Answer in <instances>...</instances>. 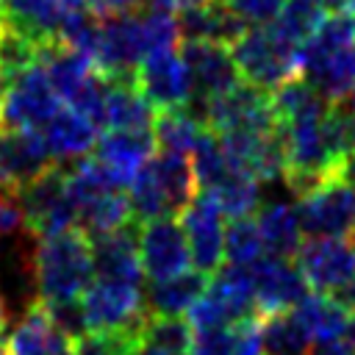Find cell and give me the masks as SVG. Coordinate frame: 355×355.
<instances>
[{
  "label": "cell",
  "mask_w": 355,
  "mask_h": 355,
  "mask_svg": "<svg viewBox=\"0 0 355 355\" xmlns=\"http://www.w3.org/2000/svg\"><path fill=\"white\" fill-rule=\"evenodd\" d=\"M200 186L191 169V158L153 153L150 161L128 183V197L136 222L158 216H180L197 197Z\"/></svg>",
  "instance_id": "1"
},
{
  "label": "cell",
  "mask_w": 355,
  "mask_h": 355,
  "mask_svg": "<svg viewBox=\"0 0 355 355\" xmlns=\"http://www.w3.org/2000/svg\"><path fill=\"white\" fill-rule=\"evenodd\" d=\"M33 272L39 302L75 300L92 286V247L83 230L72 227L55 236H42L33 250Z\"/></svg>",
  "instance_id": "2"
},
{
  "label": "cell",
  "mask_w": 355,
  "mask_h": 355,
  "mask_svg": "<svg viewBox=\"0 0 355 355\" xmlns=\"http://www.w3.org/2000/svg\"><path fill=\"white\" fill-rule=\"evenodd\" d=\"M233 61L244 80L275 92L294 75H302L300 44L286 39L272 22L247 25V31L230 44Z\"/></svg>",
  "instance_id": "3"
},
{
  "label": "cell",
  "mask_w": 355,
  "mask_h": 355,
  "mask_svg": "<svg viewBox=\"0 0 355 355\" xmlns=\"http://www.w3.org/2000/svg\"><path fill=\"white\" fill-rule=\"evenodd\" d=\"M17 200L25 214V225L33 236H55L78 227L75 205L67 194V166L53 164L39 178L25 183L17 191Z\"/></svg>",
  "instance_id": "4"
},
{
  "label": "cell",
  "mask_w": 355,
  "mask_h": 355,
  "mask_svg": "<svg viewBox=\"0 0 355 355\" xmlns=\"http://www.w3.org/2000/svg\"><path fill=\"white\" fill-rule=\"evenodd\" d=\"M297 216L302 236L330 239L349 236L355 227V189L341 172L324 178L311 191L297 197Z\"/></svg>",
  "instance_id": "5"
},
{
  "label": "cell",
  "mask_w": 355,
  "mask_h": 355,
  "mask_svg": "<svg viewBox=\"0 0 355 355\" xmlns=\"http://www.w3.org/2000/svg\"><path fill=\"white\" fill-rule=\"evenodd\" d=\"M83 311L89 330H116L139 336L150 311L141 286L122 283V280H103L97 277L83 291Z\"/></svg>",
  "instance_id": "6"
},
{
  "label": "cell",
  "mask_w": 355,
  "mask_h": 355,
  "mask_svg": "<svg viewBox=\"0 0 355 355\" xmlns=\"http://www.w3.org/2000/svg\"><path fill=\"white\" fill-rule=\"evenodd\" d=\"M61 105L64 103L50 86L42 61H36L33 67L22 69L6 83L0 100V122L11 130H28V128L39 130Z\"/></svg>",
  "instance_id": "7"
},
{
  "label": "cell",
  "mask_w": 355,
  "mask_h": 355,
  "mask_svg": "<svg viewBox=\"0 0 355 355\" xmlns=\"http://www.w3.org/2000/svg\"><path fill=\"white\" fill-rule=\"evenodd\" d=\"M205 128H214L216 133H225V130H252V133L275 130L277 119L272 111V92L241 78L230 92L208 100Z\"/></svg>",
  "instance_id": "8"
},
{
  "label": "cell",
  "mask_w": 355,
  "mask_h": 355,
  "mask_svg": "<svg viewBox=\"0 0 355 355\" xmlns=\"http://www.w3.org/2000/svg\"><path fill=\"white\" fill-rule=\"evenodd\" d=\"M144 55H147V44H144L139 11L100 19L94 67L105 78H136V69L144 61Z\"/></svg>",
  "instance_id": "9"
},
{
  "label": "cell",
  "mask_w": 355,
  "mask_h": 355,
  "mask_svg": "<svg viewBox=\"0 0 355 355\" xmlns=\"http://www.w3.org/2000/svg\"><path fill=\"white\" fill-rule=\"evenodd\" d=\"M294 263L305 275L311 291H324L333 294L344 283L355 277V244L344 236H330V239H313L305 236Z\"/></svg>",
  "instance_id": "10"
},
{
  "label": "cell",
  "mask_w": 355,
  "mask_h": 355,
  "mask_svg": "<svg viewBox=\"0 0 355 355\" xmlns=\"http://www.w3.org/2000/svg\"><path fill=\"white\" fill-rule=\"evenodd\" d=\"M139 258L147 280H164L189 269V241L178 216L147 219L139 227Z\"/></svg>",
  "instance_id": "11"
},
{
  "label": "cell",
  "mask_w": 355,
  "mask_h": 355,
  "mask_svg": "<svg viewBox=\"0 0 355 355\" xmlns=\"http://www.w3.org/2000/svg\"><path fill=\"white\" fill-rule=\"evenodd\" d=\"M222 208L214 202L211 194L197 191V197L180 214V225L189 241L191 266L202 275H214L225 263V222Z\"/></svg>",
  "instance_id": "12"
},
{
  "label": "cell",
  "mask_w": 355,
  "mask_h": 355,
  "mask_svg": "<svg viewBox=\"0 0 355 355\" xmlns=\"http://www.w3.org/2000/svg\"><path fill=\"white\" fill-rule=\"evenodd\" d=\"M136 86L141 94L155 105V111L164 108H183L194 97V80L180 53L161 50L144 55V61L136 69Z\"/></svg>",
  "instance_id": "13"
},
{
  "label": "cell",
  "mask_w": 355,
  "mask_h": 355,
  "mask_svg": "<svg viewBox=\"0 0 355 355\" xmlns=\"http://www.w3.org/2000/svg\"><path fill=\"white\" fill-rule=\"evenodd\" d=\"M247 269L252 277V294H255L258 313L291 311L311 291L305 275L300 272V266L291 258L263 255Z\"/></svg>",
  "instance_id": "14"
},
{
  "label": "cell",
  "mask_w": 355,
  "mask_h": 355,
  "mask_svg": "<svg viewBox=\"0 0 355 355\" xmlns=\"http://www.w3.org/2000/svg\"><path fill=\"white\" fill-rule=\"evenodd\" d=\"M180 55L191 72L194 97L214 100V97L230 92L241 80V72H239L227 44L205 42V39H183Z\"/></svg>",
  "instance_id": "15"
},
{
  "label": "cell",
  "mask_w": 355,
  "mask_h": 355,
  "mask_svg": "<svg viewBox=\"0 0 355 355\" xmlns=\"http://www.w3.org/2000/svg\"><path fill=\"white\" fill-rule=\"evenodd\" d=\"M53 155L42 139V130H11L0 133V191L17 194L25 183L53 166Z\"/></svg>",
  "instance_id": "16"
},
{
  "label": "cell",
  "mask_w": 355,
  "mask_h": 355,
  "mask_svg": "<svg viewBox=\"0 0 355 355\" xmlns=\"http://www.w3.org/2000/svg\"><path fill=\"white\" fill-rule=\"evenodd\" d=\"M139 227H141V222L130 219L128 225H122L111 233L89 239L94 277L141 286L144 272H141V258H139Z\"/></svg>",
  "instance_id": "17"
},
{
  "label": "cell",
  "mask_w": 355,
  "mask_h": 355,
  "mask_svg": "<svg viewBox=\"0 0 355 355\" xmlns=\"http://www.w3.org/2000/svg\"><path fill=\"white\" fill-rule=\"evenodd\" d=\"M42 139L55 161H75L94 150L97 125L72 105H61L42 128Z\"/></svg>",
  "instance_id": "18"
},
{
  "label": "cell",
  "mask_w": 355,
  "mask_h": 355,
  "mask_svg": "<svg viewBox=\"0 0 355 355\" xmlns=\"http://www.w3.org/2000/svg\"><path fill=\"white\" fill-rule=\"evenodd\" d=\"M153 153H155L153 130H116V128H108L94 141V155L105 166H111L125 186L150 161Z\"/></svg>",
  "instance_id": "19"
},
{
  "label": "cell",
  "mask_w": 355,
  "mask_h": 355,
  "mask_svg": "<svg viewBox=\"0 0 355 355\" xmlns=\"http://www.w3.org/2000/svg\"><path fill=\"white\" fill-rule=\"evenodd\" d=\"M255 222L266 247V255H277V258H294L300 244H302V227H300V216H297V205L286 197H269L258 205L255 211Z\"/></svg>",
  "instance_id": "20"
},
{
  "label": "cell",
  "mask_w": 355,
  "mask_h": 355,
  "mask_svg": "<svg viewBox=\"0 0 355 355\" xmlns=\"http://www.w3.org/2000/svg\"><path fill=\"white\" fill-rule=\"evenodd\" d=\"M155 105L141 94L136 78H108L103 130H153Z\"/></svg>",
  "instance_id": "21"
},
{
  "label": "cell",
  "mask_w": 355,
  "mask_h": 355,
  "mask_svg": "<svg viewBox=\"0 0 355 355\" xmlns=\"http://www.w3.org/2000/svg\"><path fill=\"white\" fill-rule=\"evenodd\" d=\"M8 355H72V341L50 322L42 302H33L8 338Z\"/></svg>",
  "instance_id": "22"
},
{
  "label": "cell",
  "mask_w": 355,
  "mask_h": 355,
  "mask_svg": "<svg viewBox=\"0 0 355 355\" xmlns=\"http://www.w3.org/2000/svg\"><path fill=\"white\" fill-rule=\"evenodd\" d=\"M178 31L180 39H205L230 47L247 31V22L239 14H233L222 0H208L202 6L180 11Z\"/></svg>",
  "instance_id": "23"
},
{
  "label": "cell",
  "mask_w": 355,
  "mask_h": 355,
  "mask_svg": "<svg viewBox=\"0 0 355 355\" xmlns=\"http://www.w3.org/2000/svg\"><path fill=\"white\" fill-rule=\"evenodd\" d=\"M64 8L55 0H0V22L39 44L58 42Z\"/></svg>",
  "instance_id": "24"
},
{
  "label": "cell",
  "mask_w": 355,
  "mask_h": 355,
  "mask_svg": "<svg viewBox=\"0 0 355 355\" xmlns=\"http://www.w3.org/2000/svg\"><path fill=\"white\" fill-rule=\"evenodd\" d=\"M302 78H308L330 103H344L355 92V42L305 64Z\"/></svg>",
  "instance_id": "25"
},
{
  "label": "cell",
  "mask_w": 355,
  "mask_h": 355,
  "mask_svg": "<svg viewBox=\"0 0 355 355\" xmlns=\"http://www.w3.org/2000/svg\"><path fill=\"white\" fill-rule=\"evenodd\" d=\"M208 280L211 277L202 275L200 269H191V272L186 269V272L164 277V280H150V288L144 291L147 311L158 313V316H183V313H189V308L205 291Z\"/></svg>",
  "instance_id": "26"
},
{
  "label": "cell",
  "mask_w": 355,
  "mask_h": 355,
  "mask_svg": "<svg viewBox=\"0 0 355 355\" xmlns=\"http://www.w3.org/2000/svg\"><path fill=\"white\" fill-rule=\"evenodd\" d=\"M291 313L300 319V324L308 330V336L313 341H330V338H341L349 311L324 291H308L294 308Z\"/></svg>",
  "instance_id": "27"
},
{
  "label": "cell",
  "mask_w": 355,
  "mask_h": 355,
  "mask_svg": "<svg viewBox=\"0 0 355 355\" xmlns=\"http://www.w3.org/2000/svg\"><path fill=\"white\" fill-rule=\"evenodd\" d=\"M263 355H311L313 338L291 311H269L258 319Z\"/></svg>",
  "instance_id": "28"
},
{
  "label": "cell",
  "mask_w": 355,
  "mask_h": 355,
  "mask_svg": "<svg viewBox=\"0 0 355 355\" xmlns=\"http://www.w3.org/2000/svg\"><path fill=\"white\" fill-rule=\"evenodd\" d=\"M200 130H202V125L186 108H164V111H155L153 139H155V150L158 153L191 158V150L197 144Z\"/></svg>",
  "instance_id": "29"
},
{
  "label": "cell",
  "mask_w": 355,
  "mask_h": 355,
  "mask_svg": "<svg viewBox=\"0 0 355 355\" xmlns=\"http://www.w3.org/2000/svg\"><path fill=\"white\" fill-rule=\"evenodd\" d=\"M205 194H211L214 202L222 208V214L230 219L252 216L258 211V205L263 202V183L255 178H247V175H230L227 180L208 189Z\"/></svg>",
  "instance_id": "30"
},
{
  "label": "cell",
  "mask_w": 355,
  "mask_h": 355,
  "mask_svg": "<svg viewBox=\"0 0 355 355\" xmlns=\"http://www.w3.org/2000/svg\"><path fill=\"white\" fill-rule=\"evenodd\" d=\"M266 255L255 214L236 216L225 225V261L233 266H252L258 258Z\"/></svg>",
  "instance_id": "31"
},
{
  "label": "cell",
  "mask_w": 355,
  "mask_h": 355,
  "mask_svg": "<svg viewBox=\"0 0 355 355\" xmlns=\"http://www.w3.org/2000/svg\"><path fill=\"white\" fill-rule=\"evenodd\" d=\"M324 17H327V11H324V6L319 0H286V6L272 19V25L286 39H291L294 44L302 47L316 33V28L322 25Z\"/></svg>",
  "instance_id": "32"
},
{
  "label": "cell",
  "mask_w": 355,
  "mask_h": 355,
  "mask_svg": "<svg viewBox=\"0 0 355 355\" xmlns=\"http://www.w3.org/2000/svg\"><path fill=\"white\" fill-rule=\"evenodd\" d=\"M139 341L141 344H150V347H158V349H166V352H175V355H189V347H191V324L183 319V316H158V313H150L141 333H139Z\"/></svg>",
  "instance_id": "33"
},
{
  "label": "cell",
  "mask_w": 355,
  "mask_h": 355,
  "mask_svg": "<svg viewBox=\"0 0 355 355\" xmlns=\"http://www.w3.org/2000/svg\"><path fill=\"white\" fill-rule=\"evenodd\" d=\"M39 42L0 22V83H8L22 69L33 67L39 61Z\"/></svg>",
  "instance_id": "34"
},
{
  "label": "cell",
  "mask_w": 355,
  "mask_h": 355,
  "mask_svg": "<svg viewBox=\"0 0 355 355\" xmlns=\"http://www.w3.org/2000/svg\"><path fill=\"white\" fill-rule=\"evenodd\" d=\"M139 344V336L133 333H116V330H89L83 338L72 344V355H128L130 347Z\"/></svg>",
  "instance_id": "35"
},
{
  "label": "cell",
  "mask_w": 355,
  "mask_h": 355,
  "mask_svg": "<svg viewBox=\"0 0 355 355\" xmlns=\"http://www.w3.org/2000/svg\"><path fill=\"white\" fill-rule=\"evenodd\" d=\"M189 355H239V330L230 327H191Z\"/></svg>",
  "instance_id": "36"
},
{
  "label": "cell",
  "mask_w": 355,
  "mask_h": 355,
  "mask_svg": "<svg viewBox=\"0 0 355 355\" xmlns=\"http://www.w3.org/2000/svg\"><path fill=\"white\" fill-rule=\"evenodd\" d=\"M50 322L75 344L78 338H83L89 333V322H86V311H83V302L75 297V300H55V302H42Z\"/></svg>",
  "instance_id": "37"
},
{
  "label": "cell",
  "mask_w": 355,
  "mask_h": 355,
  "mask_svg": "<svg viewBox=\"0 0 355 355\" xmlns=\"http://www.w3.org/2000/svg\"><path fill=\"white\" fill-rule=\"evenodd\" d=\"M233 14H239L247 25H263L272 22L280 8L286 6V0H222Z\"/></svg>",
  "instance_id": "38"
},
{
  "label": "cell",
  "mask_w": 355,
  "mask_h": 355,
  "mask_svg": "<svg viewBox=\"0 0 355 355\" xmlns=\"http://www.w3.org/2000/svg\"><path fill=\"white\" fill-rule=\"evenodd\" d=\"M22 230H28V225H25V214L17 194L0 191V239H11Z\"/></svg>",
  "instance_id": "39"
},
{
  "label": "cell",
  "mask_w": 355,
  "mask_h": 355,
  "mask_svg": "<svg viewBox=\"0 0 355 355\" xmlns=\"http://www.w3.org/2000/svg\"><path fill=\"white\" fill-rule=\"evenodd\" d=\"M147 0H86L89 11L97 14L100 19L103 17H114V14H130V11H139Z\"/></svg>",
  "instance_id": "40"
},
{
  "label": "cell",
  "mask_w": 355,
  "mask_h": 355,
  "mask_svg": "<svg viewBox=\"0 0 355 355\" xmlns=\"http://www.w3.org/2000/svg\"><path fill=\"white\" fill-rule=\"evenodd\" d=\"M311 355H355V349L347 344V338H330V341H316Z\"/></svg>",
  "instance_id": "41"
},
{
  "label": "cell",
  "mask_w": 355,
  "mask_h": 355,
  "mask_svg": "<svg viewBox=\"0 0 355 355\" xmlns=\"http://www.w3.org/2000/svg\"><path fill=\"white\" fill-rule=\"evenodd\" d=\"M128 355H175V352H166V349H158V347H150V344H136V347H130V352Z\"/></svg>",
  "instance_id": "42"
},
{
  "label": "cell",
  "mask_w": 355,
  "mask_h": 355,
  "mask_svg": "<svg viewBox=\"0 0 355 355\" xmlns=\"http://www.w3.org/2000/svg\"><path fill=\"white\" fill-rule=\"evenodd\" d=\"M341 175L347 178V183L355 189V150L347 155V161H344V166H341Z\"/></svg>",
  "instance_id": "43"
},
{
  "label": "cell",
  "mask_w": 355,
  "mask_h": 355,
  "mask_svg": "<svg viewBox=\"0 0 355 355\" xmlns=\"http://www.w3.org/2000/svg\"><path fill=\"white\" fill-rule=\"evenodd\" d=\"M169 8H175V11H186V8H194V6H202V3H208V0H164Z\"/></svg>",
  "instance_id": "44"
},
{
  "label": "cell",
  "mask_w": 355,
  "mask_h": 355,
  "mask_svg": "<svg viewBox=\"0 0 355 355\" xmlns=\"http://www.w3.org/2000/svg\"><path fill=\"white\" fill-rule=\"evenodd\" d=\"M344 338L355 349V311H349V319H347V327H344Z\"/></svg>",
  "instance_id": "45"
},
{
  "label": "cell",
  "mask_w": 355,
  "mask_h": 355,
  "mask_svg": "<svg viewBox=\"0 0 355 355\" xmlns=\"http://www.w3.org/2000/svg\"><path fill=\"white\" fill-rule=\"evenodd\" d=\"M8 322H11V308H8V302L0 297V336H3V330L8 327Z\"/></svg>",
  "instance_id": "46"
},
{
  "label": "cell",
  "mask_w": 355,
  "mask_h": 355,
  "mask_svg": "<svg viewBox=\"0 0 355 355\" xmlns=\"http://www.w3.org/2000/svg\"><path fill=\"white\" fill-rule=\"evenodd\" d=\"M55 3H58V6L64 8V11H75V8H89V6H86V0H55Z\"/></svg>",
  "instance_id": "47"
},
{
  "label": "cell",
  "mask_w": 355,
  "mask_h": 355,
  "mask_svg": "<svg viewBox=\"0 0 355 355\" xmlns=\"http://www.w3.org/2000/svg\"><path fill=\"white\" fill-rule=\"evenodd\" d=\"M324 8H330V11H338V8H344V0H319Z\"/></svg>",
  "instance_id": "48"
},
{
  "label": "cell",
  "mask_w": 355,
  "mask_h": 355,
  "mask_svg": "<svg viewBox=\"0 0 355 355\" xmlns=\"http://www.w3.org/2000/svg\"><path fill=\"white\" fill-rule=\"evenodd\" d=\"M0 355H8V341L0 338Z\"/></svg>",
  "instance_id": "49"
},
{
  "label": "cell",
  "mask_w": 355,
  "mask_h": 355,
  "mask_svg": "<svg viewBox=\"0 0 355 355\" xmlns=\"http://www.w3.org/2000/svg\"><path fill=\"white\" fill-rule=\"evenodd\" d=\"M344 8H347V11H352V14H355V0H344Z\"/></svg>",
  "instance_id": "50"
},
{
  "label": "cell",
  "mask_w": 355,
  "mask_h": 355,
  "mask_svg": "<svg viewBox=\"0 0 355 355\" xmlns=\"http://www.w3.org/2000/svg\"><path fill=\"white\" fill-rule=\"evenodd\" d=\"M347 239H349V241H352V244H355V227H352V233H349V236H347Z\"/></svg>",
  "instance_id": "51"
},
{
  "label": "cell",
  "mask_w": 355,
  "mask_h": 355,
  "mask_svg": "<svg viewBox=\"0 0 355 355\" xmlns=\"http://www.w3.org/2000/svg\"><path fill=\"white\" fill-rule=\"evenodd\" d=\"M0 100H3V92H0ZM0 125H3V122H0Z\"/></svg>",
  "instance_id": "52"
}]
</instances>
